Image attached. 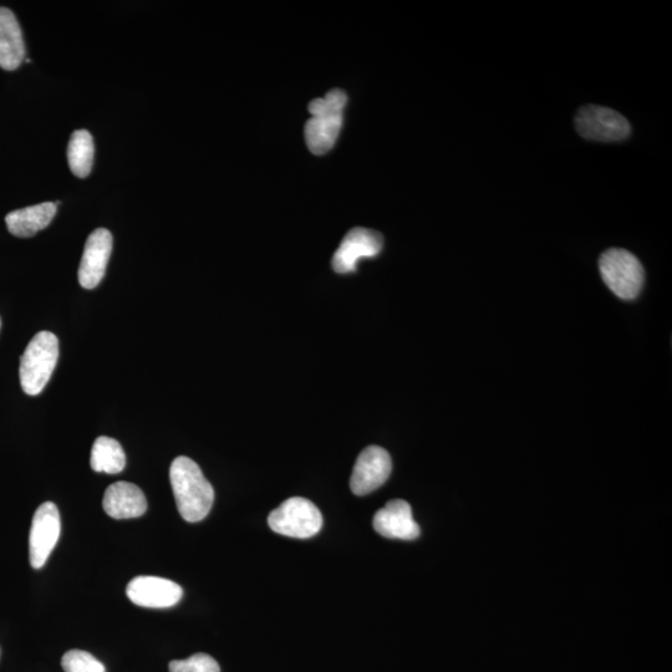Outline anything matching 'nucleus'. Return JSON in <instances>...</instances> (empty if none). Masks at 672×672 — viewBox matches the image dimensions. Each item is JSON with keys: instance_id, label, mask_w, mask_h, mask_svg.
<instances>
[{"instance_id": "obj_11", "label": "nucleus", "mask_w": 672, "mask_h": 672, "mask_svg": "<svg viewBox=\"0 0 672 672\" xmlns=\"http://www.w3.org/2000/svg\"><path fill=\"white\" fill-rule=\"evenodd\" d=\"M112 251V236L105 228L90 234L79 267V283L85 289L98 287L103 280Z\"/></svg>"}, {"instance_id": "obj_10", "label": "nucleus", "mask_w": 672, "mask_h": 672, "mask_svg": "<svg viewBox=\"0 0 672 672\" xmlns=\"http://www.w3.org/2000/svg\"><path fill=\"white\" fill-rule=\"evenodd\" d=\"M127 598L142 608L166 609L175 607L183 597V590L170 579L140 575L126 588Z\"/></svg>"}, {"instance_id": "obj_18", "label": "nucleus", "mask_w": 672, "mask_h": 672, "mask_svg": "<svg viewBox=\"0 0 672 672\" xmlns=\"http://www.w3.org/2000/svg\"><path fill=\"white\" fill-rule=\"evenodd\" d=\"M61 666L65 672H106L105 665L84 650H70L63 656Z\"/></svg>"}, {"instance_id": "obj_17", "label": "nucleus", "mask_w": 672, "mask_h": 672, "mask_svg": "<svg viewBox=\"0 0 672 672\" xmlns=\"http://www.w3.org/2000/svg\"><path fill=\"white\" fill-rule=\"evenodd\" d=\"M68 161L70 170L76 177L85 178L90 175L94 164V140L89 131L78 130L71 135Z\"/></svg>"}, {"instance_id": "obj_13", "label": "nucleus", "mask_w": 672, "mask_h": 672, "mask_svg": "<svg viewBox=\"0 0 672 672\" xmlns=\"http://www.w3.org/2000/svg\"><path fill=\"white\" fill-rule=\"evenodd\" d=\"M104 511L114 519H131L144 516L147 511L145 493L130 482H116L106 490Z\"/></svg>"}, {"instance_id": "obj_12", "label": "nucleus", "mask_w": 672, "mask_h": 672, "mask_svg": "<svg viewBox=\"0 0 672 672\" xmlns=\"http://www.w3.org/2000/svg\"><path fill=\"white\" fill-rule=\"evenodd\" d=\"M374 529L380 536L402 541H414L420 536V527L412 516L411 506L402 500L390 501L376 512Z\"/></svg>"}, {"instance_id": "obj_6", "label": "nucleus", "mask_w": 672, "mask_h": 672, "mask_svg": "<svg viewBox=\"0 0 672 672\" xmlns=\"http://www.w3.org/2000/svg\"><path fill=\"white\" fill-rule=\"evenodd\" d=\"M575 129L584 139L616 142L628 139L629 121L619 112L598 105H588L575 116Z\"/></svg>"}, {"instance_id": "obj_20", "label": "nucleus", "mask_w": 672, "mask_h": 672, "mask_svg": "<svg viewBox=\"0 0 672 672\" xmlns=\"http://www.w3.org/2000/svg\"><path fill=\"white\" fill-rule=\"evenodd\" d=\"M0 325H2V322H0Z\"/></svg>"}, {"instance_id": "obj_8", "label": "nucleus", "mask_w": 672, "mask_h": 672, "mask_svg": "<svg viewBox=\"0 0 672 672\" xmlns=\"http://www.w3.org/2000/svg\"><path fill=\"white\" fill-rule=\"evenodd\" d=\"M392 461L383 447L369 446L356 460L350 488L356 496H366L384 485L391 475Z\"/></svg>"}, {"instance_id": "obj_4", "label": "nucleus", "mask_w": 672, "mask_h": 672, "mask_svg": "<svg viewBox=\"0 0 672 672\" xmlns=\"http://www.w3.org/2000/svg\"><path fill=\"white\" fill-rule=\"evenodd\" d=\"M599 269L604 283L616 297L624 300L638 298L645 283L643 264L633 253L612 248L602 254Z\"/></svg>"}, {"instance_id": "obj_14", "label": "nucleus", "mask_w": 672, "mask_h": 672, "mask_svg": "<svg viewBox=\"0 0 672 672\" xmlns=\"http://www.w3.org/2000/svg\"><path fill=\"white\" fill-rule=\"evenodd\" d=\"M25 60L22 28L9 8L0 7V68L17 70Z\"/></svg>"}, {"instance_id": "obj_5", "label": "nucleus", "mask_w": 672, "mask_h": 672, "mask_svg": "<svg viewBox=\"0 0 672 672\" xmlns=\"http://www.w3.org/2000/svg\"><path fill=\"white\" fill-rule=\"evenodd\" d=\"M268 524L272 531L282 536L307 539L320 532L323 516L307 498L293 497L269 514Z\"/></svg>"}, {"instance_id": "obj_7", "label": "nucleus", "mask_w": 672, "mask_h": 672, "mask_svg": "<svg viewBox=\"0 0 672 672\" xmlns=\"http://www.w3.org/2000/svg\"><path fill=\"white\" fill-rule=\"evenodd\" d=\"M61 519L58 507L45 502L34 513L29 533V560L34 569L43 568L59 541Z\"/></svg>"}, {"instance_id": "obj_1", "label": "nucleus", "mask_w": 672, "mask_h": 672, "mask_svg": "<svg viewBox=\"0 0 672 672\" xmlns=\"http://www.w3.org/2000/svg\"><path fill=\"white\" fill-rule=\"evenodd\" d=\"M170 481L181 517L190 523L203 521L215 502V490L200 466L190 457H177L170 467Z\"/></svg>"}, {"instance_id": "obj_2", "label": "nucleus", "mask_w": 672, "mask_h": 672, "mask_svg": "<svg viewBox=\"0 0 672 672\" xmlns=\"http://www.w3.org/2000/svg\"><path fill=\"white\" fill-rule=\"evenodd\" d=\"M348 96L343 90L333 89L322 99L309 104L312 117L305 124V141L314 155H325L333 149L343 127V114Z\"/></svg>"}, {"instance_id": "obj_3", "label": "nucleus", "mask_w": 672, "mask_h": 672, "mask_svg": "<svg viewBox=\"0 0 672 672\" xmlns=\"http://www.w3.org/2000/svg\"><path fill=\"white\" fill-rule=\"evenodd\" d=\"M59 358V340L53 333L40 332L30 341L20 359V384L25 394L37 396L48 385Z\"/></svg>"}, {"instance_id": "obj_9", "label": "nucleus", "mask_w": 672, "mask_h": 672, "mask_svg": "<svg viewBox=\"0 0 672 672\" xmlns=\"http://www.w3.org/2000/svg\"><path fill=\"white\" fill-rule=\"evenodd\" d=\"M383 247L384 238L381 233L363 227L353 228L346 233L334 254L333 269L339 274L355 272L359 259L376 257Z\"/></svg>"}, {"instance_id": "obj_16", "label": "nucleus", "mask_w": 672, "mask_h": 672, "mask_svg": "<svg viewBox=\"0 0 672 672\" xmlns=\"http://www.w3.org/2000/svg\"><path fill=\"white\" fill-rule=\"evenodd\" d=\"M91 468L95 472L117 475L125 470L126 455L119 441L101 436L94 442L90 458Z\"/></svg>"}, {"instance_id": "obj_19", "label": "nucleus", "mask_w": 672, "mask_h": 672, "mask_svg": "<svg viewBox=\"0 0 672 672\" xmlns=\"http://www.w3.org/2000/svg\"><path fill=\"white\" fill-rule=\"evenodd\" d=\"M168 669L170 672H221L217 661L207 654L192 655L186 660H173Z\"/></svg>"}, {"instance_id": "obj_15", "label": "nucleus", "mask_w": 672, "mask_h": 672, "mask_svg": "<svg viewBox=\"0 0 672 672\" xmlns=\"http://www.w3.org/2000/svg\"><path fill=\"white\" fill-rule=\"evenodd\" d=\"M56 208L58 206L54 202H44L40 205L10 212L5 217L8 231L19 238L33 237L52 223L56 215Z\"/></svg>"}]
</instances>
